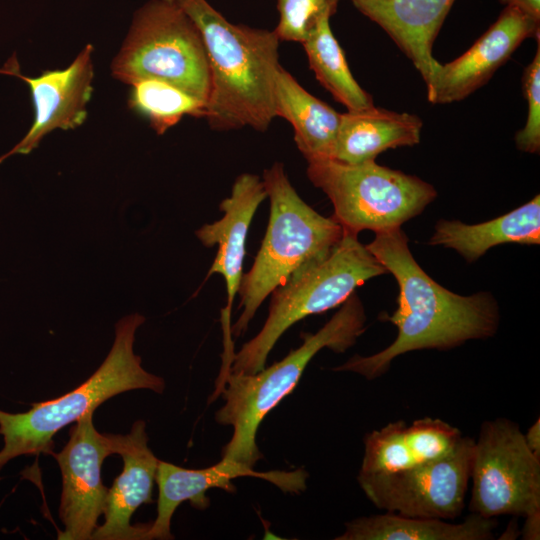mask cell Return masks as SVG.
Instances as JSON below:
<instances>
[{
	"label": "cell",
	"mask_w": 540,
	"mask_h": 540,
	"mask_svg": "<svg viewBox=\"0 0 540 540\" xmlns=\"http://www.w3.org/2000/svg\"><path fill=\"white\" fill-rule=\"evenodd\" d=\"M523 435L528 448L540 458V419L537 418Z\"/></svg>",
	"instance_id": "83f0119b"
},
{
	"label": "cell",
	"mask_w": 540,
	"mask_h": 540,
	"mask_svg": "<svg viewBox=\"0 0 540 540\" xmlns=\"http://www.w3.org/2000/svg\"><path fill=\"white\" fill-rule=\"evenodd\" d=\"M537 44L536 54L522 76L523 94L528 103L527 120L515 136L517 148L528 153L540 150V39Z\"/></svg>",
	"instance_id": "484cf974"
},
{
	"label": "cell",
	"mask_w": 540,
	"mask_h": 540,
	"mask_svg": "<svg viewBox=\"0 0 540 540\" xmlns=\"http://www.w3.org/2000/svg\"><path fill=\"white\" fill-rule=\"evenodd\" d=\"M112 72L130 85L143 79L167 82L205 104L210 91L202 35L177 1L150 0L135 13Z\"/></svg>",
	"instance_id": "52a82bcc"
},
{
	"label": "cell",
	"mask_w": 540,
	"mask_h": 540,
	"mask_svg": "<svg viewBox=\"0 0 540 540\" xmlns=\"http://www.w3.org/2000/svg\"><path fill=\"white\" fill-rule=\"evenodd\" d=\"M366 247L398 283L397 309L384 318L398 333L385 349L369 356L354 355L334 371L354 372L373 380L405 353L449 350L496 333L499 310L493 296L485 292L463 296L438 284L414 259L401 227L376 232Z\"/></svg>",
	"instance_id": "6da1fadb"
},
{
	"label": "cell",
	"mask_w": 540,
	"mask_h": 540,
	"mask_svg": "<svg viewBox=\"0 0 540 540\" xmlns=\"http://www.w3.org/2000/svg\"><path fill=\"white\" fill-rule=\"evenodd\" d=\"M145 317L133 313L115 326L113 346L100 367L76 389L49 401L33 403L23 413L0 410V470L10 460L22 455L52 452L54 435L76 422L109 398L130 390L149 389L162 393L164 380L146 371L141 357L134 354L135 332Z\"/></svg>",
	"instance_id": "5b68a950"
},
{
	"label": "cell",
	"mask_w": 540,
	"mask_h": 540,
	"mask_svg": "<svg viewBox=\"0 0 540 540\" xmlns=\"http://www.w3.org/2000/svg\"><path fill=\"white\" fill-rule=\"evenodd\" d=\"M506 6L515 7L533 20L540 22V0H499Z\"/></svg>",
	"instance_id": "4316f807"
},
{
	"label": "cell",
	"mask_w": 540,
	"mask_h": 540,
	"mask_svg": "<svg viewBox=\"0 0 540 540\" xmlns=\"http://www.w3.org/2000/svg\"><path fill=\"white\" fill-rule=\"evenodd\" d=\"M504 243L539 245L540 197L495 219L466 224L459 220H439L430 238L432 246L457 251L467 262H474L489 249Z\"/></svg>",
	"instance_id": "ffe728a7"
},
{
	"label": "cell",
	"mask_w": 540,
	"mask_h": 540,
	"mask_svg": "<svg viewBox=\"0 0 540 540\" xmlns=\"http://www.w3.org/2000/svg\"><path fill=\"white\" fill-rule=\"evenodd\" d=\"M497 521L470 513L463 522L411 517L392 512L360 517L345 523L336 540H490Z\"/></svg>",
	"instance_id": "7402d4cb"
},
{
	"label": "cell",
	"mask_w": 540,
	"mask_h": 540,
	"mask_svg": "<svg viewBox=\"0 0 540 540\" xmlns=\"http://www.w3.org/2000/svg\"><path fill=\"white\" fill-rule=\"evenodd\" d=\"M257 477L266 480L286 493L299 494L306 489L308 473L300 468L294 471H255L244 463L221 459L207 468L186 469L172 463L159 460L156 483L159 489L157 517L150 523L144 540L173 539L171 520L177 507L184 501L198 509L205 510L210 505L206 492L212 488L235 493L233 479L239 477Z\"/></svg>",
	"instance_id": "7c38bea8"
},
{
	"label": "cell",
	"mask_w": 540,
	"mask_h": 540,
	"mask_svg": "<svg viewBox=\"0 0 540 540\" xmlns=\"http://www.w3.org/2000/svg\"><path fill=\"white\" fill-rule=\"evenodd\" d=\"M198 27L210 71L205 115L215 130L246 126L265 132L275 114L281 66L276 33L229 22L207 0H177Z\"/></svg>",
	"instance_id": "7a4b0ae2"
},
{
	"label": "cell",
	"mask_w": 540,
	"mask_h": 540,
	"mask_svg": "<svg viewBox=\"0 0 540 540\" xmlns=\"http://www.w3.org/2000/svg\"><path fill=\"white\" fill-rule=\"evenodd\" d=\"M266 198L263 180L258 175L243 173L234 181L230 196L220 203L223 217L196 230L197 238L205 247L218 245L206 279L213 274H220L225 281L227 303L221 312L225 354L234 351L231 311L243 276L248 230L256 210Z\"/></svg>",
	"instance_id": "9a60e30c"
},
{
	"label": "cell",
	"mask_w": 540,
	"mask_h": 540,
	"mask_svg": "<svg viewBox=\"0 0 540 540\" xmlns=\"http://www.w3.org/2000/svg\"><path fill=\"white\" fill-rule=\"evenodd\" d=\"M470 513L485 518L540 513V458L519 425L507 418L485 421L474 439Z\"/></svg>",
	"instance_id": "9c48e42d"
},
{
	"label": "cell",
	"mask_w": 540,
	"mask_h": 540,
	"mask_svg": "<svg viewBox=\"0 0 540 540\" xmlns=\"http://www.w3.org/2000/svg\"><path fill=\"white\" fill-rule=\"evenodd\" d=\"M275 114L291 124L307 162L332 159L341 113L309 93L282 66L275 79Z\"/></svg>",
	"instance_id": "44dd1931"
},
{
	"label": "cell",
	"mask_w": 540,
	"mask_h": 540,
	"mask_svg": "<svg viewBox=\"0 0 540 540\" xmlns=\"http://www.w3.org/2000/svg\"><path fill=\"white\" fill-rule=\"evenodd\" d=\"M50 454L56 458L62 475L59 517L64 530L58 533V539L92 540L108 493L102 482V464L114 454L108 433L96 430L93 412H88L71 428L63 449Z\"/></svg>",
	"instance_id": "8fae6325"
},
{
	"label": "cell",
	"mask_w": 540,
	"mask_h": 540,
	"mask_svg": "<svg viewBox=\"0 0 540 540\" xmlns=\"http://www.w3.org/2000/svg\"><path fill=\"white\" fill-rule=\"evenodd\" d=\"M279 22L274 29L280 41L303 43L324 19L337 11L339 0H276Z\"/></svg>",
	"instance_id": "d4e9b609"
},
{
	"label": "cell",
	"mask_w": 540,
	"mask_h": 540,
	"mask_svg": "<svg viewBox=\"0 0 540 540\" xmlns=\"http://www.w3.org/2000/svg\"><path fill=\"white\" fill-rule=\"evenodd\" d=\"M324 18L302 43L316 79L348 111L373 106L371 95L353 77L344 51Z\"/></svg>",
	"instance_id": "603a6c76"
},
{
	"label": "cell",
	"mask_w": 540,
	"mask_h": 540,
	"mask_svg": "<svg viewBox=\"0 0 540 540\" xmlns=\"http://www.w3.org/2000/svg\"><path fill=\"white\" fill-rule=\"evenodd\" d=\"M385 273L386 268L359 242L358 235L344 232L326 258L299 269L271 293L261 330L233 354L230 367L220 374L262 370L276 342L292 325L343 304L357 287Z\"/></svg>",
	"instance_id": "8992f818"
},
{
	"label": "cell",
	"mask_w": 540,
	"mask_h": 540,
	"mask_svg": "<svg viewBox=\"0 0 540 540\" xmlns=\"http://www.w3.org/2000/svg\"><path fill=\"white\" fill-rule=\"evenodd\" d=\"M412 61L426 86L440 63L432 48L455 0H350Z\"/></svg>",
	"instance_id": "ac0fdd59"
},
{
	"label": "cell",
	"mask_w": 540,
	"mask_h": 540,
	"mask_svg": "<svg viewBox=\"0 0 540 540\" xmlns=\"http://www.w3.org/2000/svg\"><path fill=\"white\" fill-rule=\"evenodd\" d=\"M365 322L362 303L353 293L316 333H303L302 344L282 360L254 374H219L213 398L221 394L224 405L216 412L215 420L233 428L229 442L222 449V459L253 467L263 457L256 435L265 416L294 390L320 350L345 352L364 333Z\"/></svg>",
	"instance_id": "3957f363"
},
{
	"label": "cell",
	"mask_w": 540,
	"mask_h": 540,
	"mask_svg": "<svg viewBox=\"0 0 540 540\" xmlns=\"http://www.w3.org/2000/svg\"><path fill=\"white\" fill-rule=\"evenodd\" d=\"M422 126L417 115L374 105L347 111L341 114L332 159L345 164L375 160L388 149L418 144Z\"/></svg>",
	"instance_id": "d6986e66"
},
{
	"label": "cell",
	"mask_w": 540,
	"mask_h": 540,
	"mask_svg": "<svg viewBox=\"0 0 540 540\" xmlns=\"http://www.w3.org/2000/svg\"><path fill=\"white\" fill-rule=\"evenodd\" d=\"M307 176L330 199L335 220L344 232L358 235L399 228L419 215L437 196L417 176L375 160L345 164L333 159L308 161Z\"/></svg>",
	"instance_id": "ba28073f"
},
{
	"label": "cell",
	"mask_w": 540,
	"mask_h": 540,
	"mask_svg": "<svg viewBox=\"0 0 540 540\" xmlns=\"http://www.w3.org/2000/svg\"><path fill=\"white\" fill-rule=\"evenodd\" d=\"M165 1H168V2H176L177 0H165Z\"/></svg>",
	"instance_id": "f546056e"
},
{
	"label": "cell",
	"mask_w": 540,
	"mask_h": 540,
	"mask_svg": "<svg viewBox=\"0 0 540 540\" xmlns=\"http://www.w3.org/2000/svg\"><path fill=\"white\" fill-rule=\"evenodd\" d=\"M270 201L269 221L250 270L243 274L238 294L241 314L231 335L241 337L260 305L299 269L326 258L344 231L333 216L325 217L302 200L284 165L274 163L263 173Z\"/></svg>",
	"instance_id": "277c9868"
},
{
	"label": "cell",
	"mask_w": 540,
	"mask_h": 540,
	"mask_svg": "<svg viewBox=\"0 0 540 540\" xmlns=\"http://www.w3.org/2000/svg\"><path fill=\"white\" fill-rule=\"evenodd\" d=\"M130 107L146 117L157 134H164L183 116L204 117L205 103L182 89L157 79L132 84Z\"/></svg>",
	"instance_id": "cb8c5ba5"
},
{
	"label": "cell",
	"mask_w": 540,
	"mask_h": 540,
	"mask_svg": "<svg viewBox=\"0 0 540 540\" xmlns=\"http://www.w3.org/2000/svg\"><path fill=\"white\" fill-rule=\"evenodd\" d=\"M539 37V22L506 6L498 19L461 56L437 68L426 86L428 101H460L483 86L527 38Z\"/></svg>",
	"instance_id": "5bb4252c"
},
{
	"label": "cell",
	"mask_w": 540,
	"mask_h": 540,
	"mask_svg": "<svg viewBox=\"0 0 540 540\" xmlns=\"http://www.w3.org/2000/svg\"><path fill=\"white\" fill-rule=\"evenodd\" d=\"M114 454L123 459V470L108 489L102 525L97 526L93 540H144L148 525L133 526L134 512L152 503L153 484L159 459L148 446L146 424L134 422L128 434L108 433Z\"/></svg>",
	"instance_id": "2e32d148"
},
{
	"label": "cell",
	"mask_w": 540,
	"mask_h": 540,
	"mask_svg": "<svg viewBox=\"0 0 540 540\" xmlns=\"http://www.w3.org/2000/svg\"><path fill=\"white\" fill-rule=\"evenodd\" d=\"M474 439L463 436L445 456L395 473L358 475V483L380 510L404 516L452 520L465 506Z\"/></svg>",
	"instance_id": "30bf717a"
},
{
	"label": "cell",
	"mask_w": 540,
	"mask_h": 540,
	"mask_svg": "<svg viewBox=\"0 0 540 540\" xmlns=\"http://www.w3.org/2000/svg\"><path fill=\"white\" fill-rule=\"evenodd\" d=\"M462 437L457 427L439 418L390 422L365 435L358 475L395 473L426 464L451 452Z\"/></svg>",
	"instance_id": "e0dca14e"
},
{
	"label": "cell",
	"mask_w": 540,
	"mask_h": 540,
	"mask_svg": "<svg viewBox=\"0 0 540 540\" xmlns=\"http://www.w3.org/2000/svg\"><path fill=\"white\" fill-rule=\"evenodd\" d=\"M522 529V538L525 540H538L540 537V513H534L525 517Z\"/></svg>",
	"instance_id": "f1b7e54d"
},
{
	"label": "cell",
	"mask_w": 540,
	"mask_h": 540,
	"mask_svg": "<svg viewBox=\"0 0 540 540\" xmlns=\"http://www.w3.org/2000/svg\"><path fill=\"white\" fill-rule=\"evenodd\" d=\"M92 52L93 47L88 44L67 68L45 71L38 77L22 75L15 55L0 69V73L19 77L27 83L35 111L25 137L0 157V163L14 154H29L54 129H74L84 123L86 105L93 91Z\"/></svg>",
	"instance_id": "4fadbf2b"
}]
</instances>
